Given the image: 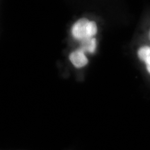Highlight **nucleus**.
<instances>
[{
	"mask_svg": "<svg viewBox=\"0 0 150 150\" xmlns=\"http://www.w3.org/2000/svg\"><path fill=\"white\" fill-rule=\"evenodd\" d=\"M138 55L142 61L145 62L148 72L150 73V47H142L138 50Z\"/></svg>",
	"mask_w": 150,
	"mask_h": 150,
	"instance_id": "3",
	"label": "nucleus"
},
{
	"mask_svg": "<svg viewBox=\"0 0 150 150\" xmlns=\"http://www.w3.org/2000/svg\"><path fill=\"white\" fill-rule=\"evenodd\" d=\"M70 59L72 64L76 67H82L88 63V59L84 52L81 49L73 52L70 56Z\"/></svg>",
	"mask_w": 150,
	"mask_h": 150,
	"instance_id": "2",
	"label": "nucleus"
},
{
	"mask_svg": "<svg viewBox=\"0 0 150 150\" xmlns=\"http://www.w3.org/2000/svg\"><path fill=\"white\" fill-rule=\"evenodd\" d=\"M97 31V27L95 22L89 21L87 19H81L73 26L72 29L73 36L81 41L93 38Z\"/></svg>",
	"mask_w": 150,
	"mask_h": 150,
	"instance_id": "1",
	"label": "nucleus"
},
{
	"mask_svg": "<svg viewBox=\"0 0 150 150\" xmlns=\"http://www.w3.org/2000/svg\"><path fill=\"white\" fill-rule=\"evenodd\" d=\"M81 50L83 52H88L91 53L95 52L96 48V40L94 38H86L81 41Z\"/></svg>",
	"mask_w": 150,
	"mask_h": 150,
	"instance_id": "4",
	"label": "nucleus"
}]
</instances>
